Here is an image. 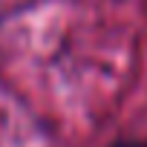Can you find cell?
<instances>
[{
  "instance_id": "6da1fadb",
  "label": "cell",
  "mask_w": 147,
  "mask_h": 147,
  "mask_svg": "<svg viewBox=\"0 0 147 147\" xmlns=\"http://www.w3.org/2000/svg\"><path fill=\"white\" fill-rule=\"evenodd\" d=\"M113 147H147V141H118Z\"/></svg>"
}]
</instances>
